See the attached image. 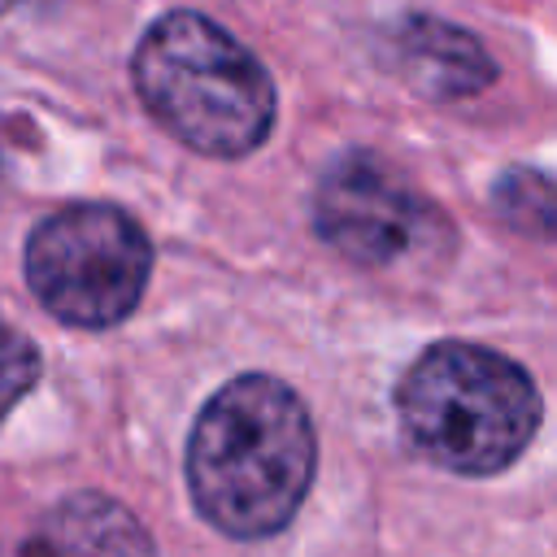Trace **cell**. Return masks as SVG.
Instances as JSON below:
<instances>
[{
    "label": "cell",
    "mask_w": 557,
    "mask_h": 557,
    "mask_svg": "<svg viewBox=\"0 0 557 557\" xmlns=\"http://www.w3.org/2000/svg\"><path fill=\"white\" fill-rule=\"evenodd\" d=\"M313 418L270 374H244L213 392L187 440L191 500L205 522L235 540L283 531L313 483Z\"/></svg>",
    "instance_id": "1"
},
{
    "label": "cell",
    "mask_w": 557,
    "mask_h": 557,
    "mask_svg": "<svg viewBox=\"0 0 557 557\" xmlns=\"http://www.w3.org/2000/svg\"><path fill=\"white\" fill-rule=\"evenodd\" d=\"M496 213L535 239H557V178L540 170H505L492 187Z\"/></svg>",
    "instance_id": "8"
},
{
    "label": "cell",
    "mask_w": 557,
    "mask_h": 557,
    "mask_svg": "<svg viewBox=\"0 0 557 557\" xmlns=\"http://www.w3.org/2000/svg\"><path fill=\"white\" fill-rule=\"evenodd\" d=\"M531 374L496 348L431 344L396 387V418L418 457L453 474H496L522 457L540 431Z\"/></svg>",
    "instance_id": "3"
},
{
    "label": "cell",
    "mask_w": 557,
    "mask_h": 557,
    "mask_svg": "<svg viewBox=\"0 0 557 557\" xmlns=\"http://www.w3.org/2000/svg\"><path fill=\"white\" fill-rule=\"evenodd\" d=\"M131 78L144 109L178 144L222 161L261 148L278 113L270 70L231 30L191 9H174L144 30Z\"/></svg>",
    "instance_id": "2"
},
{
    "label": "cell",
    "mask_w": 557,
    "mask_h": 557,
    "mask_svg": "<svg viewBox=\"0 0 557 557\" xmlns=\"http://www.w3.org/2000/svg\"><path fill=\"white\" fill-rule=\"evenodd\" d=\"M17 557H157V548L126 505L78 492L57 500L22 535Z\"/></svg>",
    "instance_id": "7"
},
{
    "label": "cell",
    "mask_w": 557,
    "mask_h": 557,
    "mask_svg": "<svg viewBox=\"0 0 557 557\" xmlns=\"http://www.w3.org/2000/svg\"><path fill=\"white\" fill-rule=\"evenodd\" d=\"M313 231L366 270L426 265L453 248L440 205L374 152H339L318 174Z\"/></svg>",
    "instance_id": "5"
},
{
    "label": "cell",
    "mask_w": 557,
    "mask_h": 557,
    "mask_svg": "<svg viewBox=\"0 0 557 557\" xmlns=\"http://www.w3.org/2000/svg\"><path fill=\"white\" fill-rule=\"evenodd\" d=\"M383 57L396 78L426 100H461L496 78L487 48L470 30L431 13H405L392 22L383 35Z\"/></svg>",
    "instance_id": "6"
},
{
    "label": "cell",
    "mask_w": 557,
    "mask_h": 557,
    "mask_svg": "<svg viewBox=\"0 0 557 557\" xmlns=\"http://www.w3.org/2000/svg\"><path fill=\"white\" fill-rule=\"evenodd\" d=\"M4 9H13V0H0V13H4Z\"/></svg>",
    "instance_id": "10"
},
{
    "label": "cell",
    "mask_w": 557,
    "mask_h": 557,
    "mask_svg": "<svg viewBox=\"0 0 557 557\" xmlns=\"http://www.w3.org/2000/svg\"><path fill=\"white\" fill-rule=\"evenodd\" d=\"M35 379H39V352H35V344L17 326H9L0 318V422L35 387Z\"/></svg>",
    "instance_id": "9"
},
{
    "label": "cell",
    "mask_w": 557,
    "mask_h": 557,
    "mask_svg": "<svg viewBox=\"0 0 557 557\" xmlns=\"http://www.w3.org/2000/svg\"><path fill=\"white\" fill-rule=\"evenodd\" d=\"M152 270L144 226L117 205H70L44 218L26 239V283L35 300L70 326L122 322Z\"/></svg>",
    "instance_id": "4"
}]
</instances>
